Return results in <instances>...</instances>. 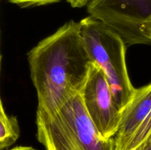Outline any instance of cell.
Instances as JSON below:
<instances>
[{
    "mask_svg": "<svg viewBox=\"0 0 151 150\" xmlns=\"http://www.w3.org/2000/svg\"><path fill=\"white\" fill-rule=\"evenodd\" d=\"M36 137L45 150H114V139H105L90 119L81 94L53 114L37 110Z\"/></svg>",
    "mask_w": 151,
    "mask_h": 150,
    "instance_id": "obj_2",
    "label": "cell"
},
{
    "mask_svg": "<svg viewBox=\"0 0 151 150\" xmlns=\"http://www.w3.org/2000/svg\"><path fill=\"white\" fill-rule=\"evenodd\" d=\"M30 76L38 96L37 110L53 114L81 94L93 63L80 22L70 21L28 53Z\"/></svg>",
    "mask_w": 151,
    "mask_h": 150,
    "instance_id": "obj_1",
    "label": "cell"
},
{
    "mask_svg": "<svg viewBox=\"0 0 151 150\" xmlns=\"http://www.w3.org/2000/svg\"><path fill=\"white\" fill-rule=\"evenodd\" d=\"M20 135L16 118L7 116L0 99V150L14 144Z\"/></svg>",
    "mask_w": 151,
    "mask_h": 150,
    "instance_id": "obj_7",
    "label": "cell"
},
{
    "mask_svg": "<svg viewBox=\"0 0 151 150\" xmlns=\"http://www.w3.org/2000/svg\"><path fill=\"white\" fill-rule=\"evenodd\" d=\"M84 107L96 129L105 139H112L118 130L120 108L102 69L92 63L81 92Z\"/></svg>",
    "mask_w": 151,
    "mask_h": 150,
    "instance_id": "obj_5",
    "label": "cell"
},
{
    "mask_svg": "<svg viewBox=\"0 0 151 150\" xmlns=\"http://www.w3.org/2000/svg\"><path fill=\"white\" fill-rule=\"evenodd\" d=\"M10 2L22 7L41 6L58 2L61 0H8Z\"/></svg>",
    "mask_w": 151,
    "mask_h": 150,
    "instance_id": "obj_9",
    "label": "cell"
},
{
    "mask_svg": "<svg viewBox=\"0 0 151 150\" xmlns=\"http://www.w3.org/2000/svg\"><path fill=\"white\" fill-rule=\"evenodd\" d=\"M135 150H151V132Z\"/></svg>",
    "mask_w": 151,
    "mask_h": 150,
    "instance_id": "obj_11",
    "label": "cell"
},
{
    "mask_svg": "<svg viewBox=\"0 0 151 150\" xmlns=\"http://www.w3.org/2000/svg\"><path fill=\"white\" fill-rule=\"evenodd\" d=\"M10 150H36L31 146H16L11 149Z\"/></svg>",
    "mask_w": 151,
    "mask_h": 150,
    "instance_id": "obj_13",
    "label": "cell"
},
{
    "mask_svg": "<svg viewBox=\"0 0 151 150\" xmlns=\"http://www.w3.org/2000/svg\"><path fill=\"white\" fill-rule=\"evenodd\" d=\"M142 32L151 42V17L143 24L142 27Z\"/></svg>",
    "mask_w": 151,
    "mask_h": 150,
    "instance_id": "obj_10",
    "label": "cell"
},
{
    "mask_svg": "<svg viewBox=\"0 0 151 150\" xmlns=\"http://www.w3.org/2000/svg\"><path fill=\"white\" fill-rule=\"evenodd\" d=\"M151 132V111L128 144L125 150H135Z\"/></svg>",
    "mask_w": 151,
    "mask_h": 150,
    "instance_id": "obj_8",
    "label": "cell"
},
{
    "mask_svg": "<svg viewBox=\"0 0 151 150\" xmlns=\"http://www.w3.org/2000/svg\"><path fill=\"white\" fill-rule=\"evenodd\" d=\"M80 25L87 52L93 63L106 75L115 101L122 111L136 89L127 70L126 44L113 28L92 16L82 19Z\"/></svg>",
    "mask_w": 151,
    "mask_h": 150,
    "instance_id": "obj_3",
    "label": "cell"
},
{
    "mask_svg": "<svg viewBox=\"0 0 151 150\" xmlns=\"http://www.w3.org/2000/svg\"><path fill=\"white\" fill-rule=\"evenodd\" d=\"M0 62H1V55H0Z\"/></svg>",
    "mask_w": 151,
    "mask_h": 150,
    "instance_id": "obj_14",
    "label": "cell"
},
{
    "mask_svg": "<svg viewBox=\"0 0 151 150\" xmlns=\"http://www.w3.org/2000/svg\"><path fill=\"white\" fill-rule=\"evenodd\" d=\"M151 111V83L136 88L132 98L122 110L118 130L114 137V150H125Z\"/></svg>",
    "mask_w": 151,
    "mask_h": 150,
    "instance_id": "obj_6",
    "label": "cell"
},
{
    "mask_svg": "<svg viewBox=\"0 0 151 150\" xmlns=\"http://www.w3.org/2000/svg\"><path fill=\"white\" fill-rule=\"evenodd\" d=\"M72 7H82L87 5L91 0H66Z\"/></svg>",
    "mask_w": 151,
    "mask_h": 150,
    "instance_id": "obj_12",
    "label": "cell"
},
{
    "mask_svg": "<svg viewBox=\"0 0 151 150\" xmlns=\"http://www.w3.org/2000/svg\"><path fill=\"white\" fill-rule=\"evenodd\" d=\"M89 16L101 21L119 34L125 44H151L142 32L151 17V0H91Z\"/></svg>",
    "mask_w": 151,
    "mask_h": 150,
    "instance_id": "obj_4",
    "label": "cell"
}]
</instances>
